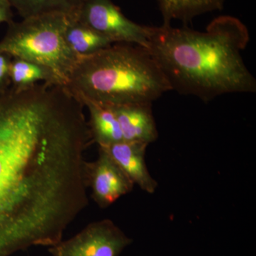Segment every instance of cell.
<instances>
[{
	"label": "cell",
	"mask_w": 256,
	"mask_h": 256,
	"mask_svg": "<svg viewBox=\"0 0 256 256\" xmlns=\"http://www.w3.org/2000/svg\"><path fill=\"white\" fill-rule=\"evenodd\" d=\"M84 108L63 86L0 90V256L54 245L88 205Z\"/></svg>",
	"instance_id": "1"
},
{
	"label": "cell",
	"mask_w": 256,
	"mask_h": 256,
	"mask_svg": "<svg viewBox=\"0 0 256 256\" xmlns=\"http://www.w3.org/2000/svg\"><path fill=\"white\" fill-rule=\"evenodd\" d=\"M249 40L247 26L225 15L204 32L164 24L152 26L146 48L172 90L210 102L226 94L256 92L255 77L242 56Z\"/></svg>",
	"instance_id": "2"
},
{
	"label": "cell",
	"mask_w": 256,
	"mask_h": 256,
	"mask_svg": "<svg viewBox=\"0 0 256 256\" xmlns=\"http://www.w3.org/2000/svg\"><path fill=\"white\" fill-rule=\"evenodd\" d=\"M67 88L80 102L107 107L151 104L172 90L146 48L116 43L78 60Z\"/></svg>",
	"instance_id": "3"
},
{
	"label": "cell",
	"mask_w": 256,
	"mask_h": 256,
	"mask_svg": "<svg viewBox=\"0 0 256 256\" xmlns=\"http://www.w3.org/2000/svg\"><path fill=\"white\" fill-rule=\"evenodd\" d=\"M70 18L60 14H46L8 24L0 41V52L12 58L32 60L55 72L67 86L70 74L80 60L69 48L65 31Z\"/></svg>",
	"instance_id": "4"
},
{
	"label": "cell",
	"mask_w": 256,
	"mask_h": 256,
	"mask_svg": "<svg viewBox=\"0 0 256 256\" xmlns=\"http://www.w3.org/2000/svg\"><path fill=\"white\" fill-rule=\"evenodd\" d=\"M77 20L112 43L132 44L146 48L148 46L152 26L129 20L112 0H86Z\"/></svg>",
	"instance_id": "5"
},
{
	"label": "cell",
	"mask_w": 256,
	"mask_h": 256,
	"mask_svg": "<svg viewBox=\"0 0 256 256\" xmlns=\"http://www.w3.org/2000/svg\"><path fill=\"white\" fill-rule=\"evenodd\" d=\"M132 242L110 220L89 224L72 238L48 247L52 256H120Z\"/></svg>",
	"instance_id": "6"
},
{
	"label": "cell",
	"mask_w": 256,
	"mask_h": 256,
	"mask_svg": "<svg viewBox=\"0 0 256 256\" xmlns=\"http://www.w3.org/2000/svg\"><path fill=\"white\" fill-rule=\"evenodd\" d=\"M85 180L92 196L100 208L114 204L120 198L130 193L134 184L102 148L92 162H86Z\"/></svg>",
	"instance_id": "7"
},
{
	"label": "cell",
	"mask_w": 256,
	"mask_h": 256,
	"mask_svg": "<svg viewBox=\"0 0 256 256\" xmlns=\"http://www.w3.org/2000/svg\"><path fill=\"white\" fill-rule=\"evenodd\" d=\"M149 144L122 140L102 148L114 160L124 174L142 191L154 194L158 182L150 173L146 161V148Z\"/></svg>",
	"instance_id": "8"
},
{
	"label": "cell",
	"mask_w": 256,
	"mask_h": 256,
	"mask_svg": "<svg viewBox=\"0 0 256 256\" xmlns=\"http://www.w3.org/2000/svg\"><path fill=\"white\" fill-rule=\"evenodd\" d=\"M152 106L151 104H134L111 108L118 120L124 140L148 144L156 142L159 134Z\"/></svg>",
	"instance_id": "9"
},
{
	"label": "cell",
	"mask_w": 256,
	"mask_h": 256,
	"mask_svg": "<svg viewBox=\"0 0 256 256\" xmlns=\"http://www.w3.org/2000/svg\"><path fill=\"white\" fill-rule=\"evenodd\" d=\"M80 102L89 112L88 124L92 142L104 148L124 140L118 120L111 108L89 100Z\"/></svg>",
	"instance_id": "10"
},
{
	"label": "cell",
	"mask_w": 256,
	"mask_h": 256,
	"mask_svg": "<svg viewBox=\"0 0 256 256\" xmlns=\"http://www.w3.org/2000/svg\"><path fill=\"white\" fill-rule=\"evenodd\" d=\"M10 86L16 90L28 88L41 82L66 86L63 79L52 69L32 60L15 57L10 63Z\"/></svg>",
	"instance_id": "11"
},
{
	"label": "cell",
	"mask_w": 256,
	"mask_h": 256,
	"mask_svg": "<svg viewBox=\"0 0 256 256\" xmlns=\"http://www.w3.org/2000/svg\"><path fill=\"white\" fill-rule=\"evenodd\" d=\"M164 24L188 22L200 15L223 9L226 0H156Z\"/></svg>",
	"instance_id": "12"
},
{
	"label": "cell",
	"mask_w": 256,
	"mask_h": 256,
	"mask_svg": "<svg viewBox=\"0 0 256 256\" xmlns=\"http://www.w3.org/2000/svg\"><path fill=\"white\" fill-rule=\"evenodd\" d=\"M65 40L70 50L79 58L94 54L114 44L77 20H69Z\"/></svg>",
	"instance_id": "13"
},
{
	"label": "cell",
	"mask_w": 256,
	"mask_h": 256,
	"mask_svg": "<svg viewBox=\"0 0 256 256\" xmlns=\"http://www.w3.org/2000/svg\"><path fill=\"white\" fill-rule=\"evenodd\" d=\"M86 0H10L22 18L46 14L65 15L70 20L77 16Z\"/></svg>",
	"instance_id": "14"
},
{
	"label": "cell",
	"mask_w": 256,
	"mask_h": 256,
	"mask_svg": "<svg viewBox=\"0 0 256 256\" xmlns=\"http://www.w3.org/2000/svg\"><path fill=\"white\" fill-rule=\"evenodd\" d=\"M12 57L0 52V90H6L11 86L10 78V66Z\"/></svg>",
	"instance_id": "15"
},
{
	"label": "cell",
	"mask_w": 256,
	"mask_h": 256,
	"mask_svg": "<svg viewBox=\"0 0 256 256\" xmlns=\"http://www.w3.org/2000/svg\"><path fill=\"white\" fill-rule=\"evenodd\" d=\"M13 22L12 6L10 0H0V24Z\"/></svg>",
	"instance_id": "16"
}]
</instances>
